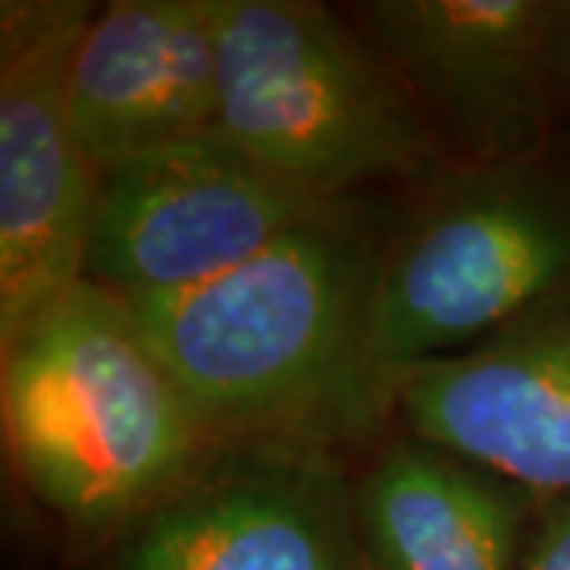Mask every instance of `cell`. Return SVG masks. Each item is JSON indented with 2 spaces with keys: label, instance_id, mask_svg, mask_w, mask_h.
Returning a JSON list of instances; mask_svg holds the SVG:
<instances>
[{
  "label": "cell",
  "instance_id": "1",
  "mask_svg": "<svg viewBox=\"0 0 570 570\" xmlns=\"http://www.w3.org/2000/svg\"><path fill=\"white\" fill-rule=\"evenodd\" d=\"M384 242L346 204L223 276L127 302L216 441L362 438L355 384Z\"/></svg>",
  "mask_w": 570,
  "mask_h": 570
},
{
  "label": "cell",
  "instance_id": "12",
  "mask_svg": "<svg viewBox=\"0 0 570 570\" xmlns=\"http://www.w3.org/2000/svg\"><path fill=\"white\" fill-rule=\"evenodd\" d=\"M517 570H570V494L539 501Z\"/></svg>",
  "mask_w": 570,
  "mask_h": 570
},
{
  "label": "cell",
  "instance_id": "9",
  "mask_svg": "<svg viewBox=\"0 0 570 570\" xmlns=\"http://www.w3.org/2000/svg\"><path fill=\"white\" fill-rule=\"evenodd\" d=\"M406 434L466 456L535 498L570 494V283L479 346L396 390Z\"/></svg>",
  "mask_w": 570,
  "mask_h": 570
},
{
  "label": "cell",
  "instance_id": "6",
  "mask_svg": "<svg viewBox=\"0 0 570 570\" xmlns=\"http://www.w3.org/2000/svg\"><path fill=\"white\" fill-rule=\"evenodd\" d=\"M346 13L453 163L542 159L558 82L570 70V3L367 0Z\"/></svg>",
  "mask_w": 570,
  "mask_h": 570
},
{
  "label": "cell",
  "instance_id": "10",
  "mask_svg": "<svg viewBox=\"0 0 570 570\" xmlns=\"http://www.w3.org/2000/svg\"><path fill=\"white\" fill-rule=\"evenodd\" d=\"M67 111L99 175L213 137L219 124L213 0L96 7L70 63Z\"/></svg>",
  "mask_w": 570,
  "mask_h": 570
},
{
  "label": "cell",
  "instance_id": "8",
  "mask_svg": "<svg viewBox=\"0 0 570 570\" xmlns=\"http://www.w3.org/2000/svg\"><path fill=\"white\" fill-rule=\"evenodd\" d=\"M118 570H358L352 485L324 444H228L130 527Z\"/></svg>",
  "mask_w": 570,
  "mask_h": 570
},
{
  "label": "cell",
  "instance_id": "4",
  "mask_svg": "<svg viewBox=\"0 0 570 570\" xmlns=\"http://www.w3.org/2000/svg\"><path fill=\"white\" fill-rule=\"evenodd\" d=\"M216 134L283 181L346 204L422 178L444 149L365 32L314 0H213Z\"/></svg>",
  "mask_w": 570,
  "mask_h": 570
},
{
  "label": "cell",
  "instance_id": "2",
  "mask_svg": "<svg viewBox=\"0 0 570 570\" xmlns=\"http://www.w3.org/2000/svg\"><path fill=\"white\" fill-rule=\"evenodd\" d=\"M0 406L22 485L82 532L130 530L219 450L134 307L89 279L0 346Z\"/></svg>",
  "mask_w": 570,
  "mask_h": 570
},
{
  "label": "cell",
  "instance_id": "5",
  "mask_svg": "<svg viewBox=\"0 0 570 570\" xmlns=\"http://www.w3.org/2000/svg\"><path fill=\"white\" fill-rule=\"evenodd\" d=\"M96 7L0 3V346L82 283L99 171L70 127L67 82Z\"/></svg>",
  "mask_w": 570,
  "mask_h": 570
},
{
  "label": "cell",
  "instance_id": "11",
  "mask_svg": "<svg viewBox=\"0 0 570 570\" xmlns=\"http://www.w3.org/2000/svg\"><path fill=\"white\" fill-rule=\"evenodd\" d=\"M542 498L422 438L377 450L352 485L371 570H517Z\"/></svg>",
  "mask_w": 570,
  "mask_h": 570
},
{
  "label": "cell",
  "instance_id": "7",
  "mask_svg": "<svg viewBox=\"0 0 570 570\" xmlns=\"http://www.w3.org/2000/svg\"><path fill=\"white\" fill-rule=\"evenodd\" d=\"M346 204L298 190L213 134L105 171L82 279L124 302L175 295Z\"/></svg>",
  "mask_w": 570,
  "mask_h": 570
},
{
  "label": "cell",
  "instance_id": "3",
  "mask_svg": "<svg viewBox=\"0 0 570 570\" xmlns=\"http://www.w3.org/2000/svg\"><path fill=\"white\" fill-rule=\"evenodd\" d=\"M570 283V181L542 159L456 165L381 247L355 412L362 438L419 367L479 346Z\"/></svg>",
  "mask_w": 570,
  "mask_h": 570
}]
</instances>
